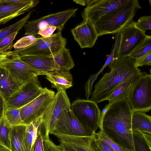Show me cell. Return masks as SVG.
<instances>
[{
	"label": "cell",
	"mask_w": 151,
	"mask_h": 151,
	"mask_svg": "<svg viewBox=\"0 0 151 151\" xmlns=\"http://www.w3.org/2000/svg\"><path fill=\"white\" fill-rule=\"evenodd\" d=\"M132 112L127 99L109 103L101 113L99 128L123 148L135 151L131 126Z\"/></svg>",
	"instance_id": "obj_1"
},
{
	"label": "cell",
	"mask_w": 151,
	"mask_h": 151,
	"mask_svg": "<svg viewBox=\"0 0 151 151\" xmlns=\"http://www.w3.org/2000/svg\"><path fill=\"white\" fill-rule=\"evenodd\" d=\"M129 57L114 59L108 65L110 71L106 73L96 84L91 99L96 103L106 100L115 88L124 80L141 72Z\"/></svg>",
	"instance_id": "obj_2"
},
{
	"label": "cell",
	"mask_w": 151,
	"mask_h": 151,
	"mask_svg": "<svg viewBox=\"0 0 151 151\" xmlns=\"http://www.w3.org/2000/svg\"><path fill=\"white\" fill-rule=\"evenodd\" d=\"M141 8L137 0H127L118 8L101 18L94 25L99 36L114 34L132 22Z\"/></svg>",
	"instance_id": "obj_3"
},
{
	"label": "cell",
	"mask_w": 151,
	"mask_h": 151,
	"mask_svg": "<svg viewBox=\"0 0 151 151\" xmlns=\"http://www.w3.org/2000/svg\"><path fill=\"white\" fill-rule=\"evenodd\" d=\"M127 99L133 111L144 112L151 109V74L141 72Z\"/></svg>",
	"instance_id": "obj_4"
},
{
	"label": "cell",
	"mask_w": 151,
	"mask_h": 151,
	"mask_svg": "<svg viewBox=\"0 0 151 151\" xmlns=\"http://www.w3.org/2000/svg\"><path fill=\"white\" fill-rule=\"evenodd\" d=\"M36 41L25 48L17 50L20 55H34L53 57L65 47L66 39L58 31L47 37H37Z\"/></svg>",
	"instance_id": "obj_5"
},
{
	"label": "cell",
	"mask_w": 151,
	"mask_h": 151,
	"mask_svg": "<svg viewBox=\"0 0 151 151\" xmlns=\"http://www.w3.org/2000/svg\"><path fill=\"white\" fill-rule=\"evenodd\" d=\"M73 115L93 134L99 128L101 112L97 103L91 100L77 99L71 105Z\"/></svg>",
	"instance_id": "obj_6"
},
{
	"label": "cell",
	"mask_w": 151,
	"mask_h": 151,
	"mask_svg": "<svg viewBox=\"0 0 151 151\" xmlns=\"http://www.w3.org/2000/svg\"><path fill=\"white\" fill-rule=\"evenodd\" d=\"M19 54L7 57L0 61V67L6 70L21 87L35 76L45 75L21 61Z\"/></svg>",
	"instance_id": "obj_7"
},
{
	"label": "cell",
	"mask_w": 151,
	"mask_h": 151,
	"mask_svg": "<svg viewBox=\"0 0 151 151\" xmlns=\"http://www.w3.org/2000/svg\"><path fill=\"white\" fill-rule=\"evenodd\" d=\"M71 108L66 90L57 91L47 110L41 117L40 124L45 131L44 139H49V134L54 129L59 116L63 109Z\"/></svg>",
	"instance_id": "obj_8"
},
{
	"label": "cell",
	"mask_w": 151,
	"mask_h": 151,
	"mask_svg": "<svg viewBox=\"0 0 151 151\" xmlns=\"http://www.w3.org/2000/svg\"><path fill=\"white\" fill-rule=\"evenodd\" d=\"M55 95L46 87L37 97L20 108V114L24 124L28 125L41 117L45 113Z\"/></svg>",
	"instance_id": "obj_9"
},
{
	"label": "cell",
	"mask_w": 151,
	"mask_h": 151,
	"mask_svg": "<svg viewBox=\"0 0 151 151\" xmlns=\"http://www.w3.org/2000/svg\"><path fill=\"white\" fill-rule=\"evenodd\" d=\"M134 23V21H133L119 31L120 43L114 59H120L128 57L145 38V33L137 28Z\"/></svg>",
	"instance_id": "obj_10"
},
{
	"label": "cell",
	"mask_w": 151,
	"mask_h": 151,
	"mask_svg": "<svg viewBox=\"0 0 151 151\" xmlns=\"http://www.w3.org/2000/svg\"><path fill=\"white\" fill-rule=\"evenodd\" d=\"M44 90L35 76L22 86L5 102V109L20 108L37 97Z\"/></svg>",
	"instance_id": "obj_11"
},
{
	"label": "cell",
	"mask_w": 151,
	"mask_h": 151,
	"mask_svg": "<svg viewBox=\"0 0 151 151\" xmlns=\"http://www.w3.org/2000/svg\"><path fill=\"white\" fill-rule=\"evenodd\" d=\"M52 133L82 136L93 134L76 117L71 108L61 111L54 129L50 134Z\"/></svg>",
	"instance_id": "obj_12"
},
{
	"label": "cell",
	"mask_w": 151,
	"mask_h": 151,
	"mask_svg": "<svg viewBox=\"0 0 151 151\" xmlns=\"http://www.w3.org/2000/svg\"><path fill=\"white\" fill-rule=\"evenodd\" d=\"M127 0H87V6L81 13L83 20L94 24L101 18L118 8Z\"/></svg>",
	"instance_id": "obj_13"
},
{
	"label": "cell",
	"mask_w": 151,
	"mask_h": 151,
	"mask_svg": "<svg viewBox=\"0 0 151 151\" xmlns=\"http://www.w3.org/2000/svg\"><path fill=\"white\" fill-rule=\"evenodd\" d=\"M39 2L37 0H0V24L29 11Z\"/></svg>",
	"instance_id": "obj_14"
},
{
	"label": "cell",
	"mask_w": 151,
	"mask_h": 151,
	"mask_svg": "<svg viewBox=\"0 0 151 151\" xmlns=\"http://www.w3.org/2000/svg\"><path fill=\"white\" fill-rule=\"evenodd\" d=\"M96 133L83 136L56 133L51 134L56 137L60 144L71 151H100L96 143Z\"/></svg>",
	"instance_id": "obj_15"
},
{
	"label": "cell",
	"mask_w": 151,
	"mask_h": 151,
	"mask_svg": "<svg viewBox=\"0 0 151 151\" xmlns=\"http://www.w3.org/2000/svg\"><path fill=\"white\" fill-rule=\"evenodd\" d=\"M71 31L75 40L82 48L92 47L99 37L94 24L87 20H83Z\"/></svg>",
	"instance_id": "obj_16"
},
{
	"label": "cell",
	"mask_w": 151,
	"mask_h": 151,
	"mask_svg": "<svg viewBox=\"0 0 151 151\" xmlns=\"http://www.w3.org/2000/svg\"><path fill=\"white\" fill-rule=\"evenodd\" d=\"M20 60L36 70L43 73L60 69L52 57L38 55H20Z\"/></svg>",
	"instance_id": "obj_17"
},
{
	"label": "cell",
	"mask_w": 151,
	"mask_h": 151,
	"mask_svg": "<svg viewBox=\"0 0 151 151\" xmlns=\"http://www.w3.org/2000/svg\"><path fill=\"white\" fill-rule=\"evenodd\" d=\"M45 75L50 82L51 88L57 91L66 90L73 86V77L69 70L59 69L46 73Z\"/></svg>",
	"instance_id": "obj_18"
},
{
	"label": "cell",
	"mask_w": 151,
	"mask_h": 151,
	"mask_svg": "<svg viewBox=\"0 0 151 151\" xmlns=\"http://www.w3.org/2000/svg\"><path fill=\"white\" fill-rule=\"evenodd\" d=\"M10 73L0 67V95L6 102L20 88Z\"/></svg>",
	"instance_id": "obj_19"
},
{
	"label": "cell",
	"mask_w": 151,
	"mask_h": 151,
	"mask_svg": "<svg viewBox=\"0 0 151 151\" xmlns=\"http://www.w3.org/2000/svg\"><path fill=\"white\" fill-rule=\"evenodd\" d=\"M140 73L132 76L123 81L115 88L106 100L110 103L121 99H127L130 92Z\"/></svg>",
	"instance_id": "obj_20"
},
{
	"label": "cell",
	"mask_w": 151,
	"mask_h": 151,
	"mask_svg": "<svg viewBox=\"0 0 151 151\" xmlns=\"http://www.w3.org/2000/svg\"><path fill=\"white\" fill-rule=\"evenodd\" d=\"M131 126L132 132L151 134V116L144 112L133 111Z\"/></svg>",
	"instance_id": "obj_21"
},
{
	"label": "cell",
	"mask_w": 151,
	"mask_h": 151,
	"mask_svg": "<svg viewBox=\"0 0 151 151\" xmlns=\"http://www.w3.org/2000/svg\"><path fill=\"white\" fill-rule=\"evenodd\" d=\"M77 10V9H70L42 17L49 25L56 27L58 31H61L65 23L75 14Z\"/></svg>",
	"instance_id": "obj_22"
},
{
	"label": "cell",
	"mask_w": 151,
	"mask_h": 151,
	"mask_svg": "<svg viewBox=\"0 0 151 151\" xmlns=\"http://www.w3.org/2000/svg\"><path fill=\"white\" fill-rule=\"evenodd\" d=\"M27 125L11 127L10 138L12 151H26L24 137Z\"/></svg>",
	"instance_id": "obj_23"
},
{
	"label": "cell",
	"mask_w": 151,
	"mask_h": 151,
	"mask_svg": "<svg viewBox=\"0 0 151 151\" xmlns=\"http://www.w3.org/2000/svg\"><path fill=\"white\" fill-rule=\"evenodd\" d=\"M41 121L40 117L27 125L24 137L26 151H31L37 138L38 127Z\"/></svg>",
	"instance_id": "obj_24"
},
{
	"label": "cell",
	"mask_w": 151,
	"mask_h": 151,
	"mask_svg": "<svg viewBox=\"0 0 151 151\" xmlns=\"http://www.w3.org/2000/svg\"><path fill=\"white\" fill-rule=\"evenodd\" d=\"M53 58L60 69L69 70L75 65L69 49L65 47L62 49Z\"/></svg>",
	"instance_id": "obj_25"
},
{
	"label": "cell",
	"mask_w": 151,
	"mask_h": 151,
	"mask_svg": "<svg viewBox=\"0 0 151 151\" xmlns=\"http://www.w3.org/2000/svg\"><path fill=\"white\" fill-rule=\"evenodd\" d=\"M4 116L0 122V146L12 151L10 134L11 128Z\"/></svg>",
	"instance_id": "obj_26"
},
{
	"label": "cell",
	"mask_w": 151,
	"mask_h": 151,
	"mask_svg": "<svg viewBox=\"0 0 151 151\" xmlns=\"http://www.w3.org/2000/svg\"><path fill=\"white\" fill-rule=\"evenodd\" d=\"M32 11L29 12L24 17L16 22L0 30V40L11 33L19 32L24 26L30 17Z\"/></svg>",
	"instance_id": "obj_27"
},
{
	"label": "cell",
	"mask_w": 151,
	"mask_h": 151,
	"mask_svg": "<svg viewBox=\"0 0 151 151\" xmlns=\"http://www.w3.org/2000/svg\"><path fill=\"white\" fill-rule=\"evenodd\" d=\"M151 50V36L146 35L141 42L129 56L130 58L135 60Z\"/></svg>",
	"instance_id": "obj_28"
},
{
	"label": "cell",
	"mask_w": 151,
	"mask_h": 151,
	"mask_svg": "<svg viewBox=\"0 0 151 151\" xmlns=\"http://www.w3.org/2000/svg\"><path fill=\"white\" fill-rule=\"evenodd\" d=\"M4 117L11 127L25 125L21 118L20 108L5 109Z\"/></svg>",
	"instance_id": "obj_29"
},
{
	"label": "cell",
	"mask_w": 151,
	"mask_h": 151,
	"mask_svg": "<svg viewBox=\"0 0 151 151\" xmlns=\"http://www.w3.org/2000/svg\"><path fill=\"white\" fill-rule=\"evenodd\" d=\"M132 134L135 151H151L140 132H132Z\"/></svg>",
	"instance_id": "obj_30"
},
{
	"label": "cell",
	"mask_w": 151,
	"mask_h": 151,
	"mask_svg": "<svg viewBox=\"0 0 151 151\" xmlns=\"http://www.w3.org/2000/svg\"><path fill=\"white\" fill-rule=\"evenodd\" d=\"M18 32H13L0 40V52L10 51L13 46V42Z\"/></svg>",
	"instance_id": "obj_31"
},
{
	"label": "cell",
	"mask_w": 151,
	"mask_h": 151,
	"mask_svg": "<svg viewBox=\"0 0 151 151\" xmlns=\"http://www.w3.org/2000/svg\"><path fill=\"white\" fill-rule=\"evenodd\" d=\"M97 137L102 140L116 151H131L125 149L115 142L101 130L96 133Z\"/></svg>",
	"instance_id": "obj_32"
},
{
	"label": "cell",
	"mask_w": 151,
	"mask_h": 151,
	"mask_svg": "<svg viewBox=\"0 0 151 151\" xmlns=\"http://www.w3.org/2000/svg\"><path fill=\"white\" fill-rule=\"evenodd\" d=\"M135 26L138 29L145 33L146 31L151 29V16H144L134 22Z\"/></svg>",
	"instance_id": "obj_33"
},
{
	"label": "cell",
	"mask_w": 151,
	"mask_h": 151,
	"mask_svg": "<svg viewBox=\"0 0 151 151\" xmlns=\"http://www.w3.org/2000/svg\"><path fill=\"white\" fill-rule=\"evenodd\" d=\"M44 140V135L42 134L41 128L39 125L37 137L31 151H43Z\"/></svg>",
	"instance_id": "obj_34"
},
{
	"label": "cell",
	"mask_w": 151,
	"mask_h": 151,
	"mask_svg": "<svg viewBox=\"0 0 151 151\" xmlns=\"http://www.w3.org/2000/svg\"><path fill=\"white\" fill-rule=\"evenodd\" d=\"M44 139L43 151H65L63 146L61 144L56 145L50 138Z\"/></svg>",
	"instance_id": "obj_35"
},
{
	"label": "cell",
	"mask_w": 151,
	"mask_h": 151,
	"mask_svg": "<svg viewBox=\"0 0 151 151\" xmlns=\"http://www.w3.org/2000/svg\"><path fill=\"white\" fill-rule=\"evenodd\" d=\"M135 60V65L138 68L145 65H151V50Z\"/></svg>",
	"instance_id": "obj_36"
},
{
	"label": "cell",
	"mask_w": 151,
	"mask_h": 151,
	"mask_svg": "<svg viewBox=\"0 0 151 151\" xmlns=\"http://www.w3.org/2000/svg\"><path fill=\"white\" fill-rule=\"evenodd\" d=\"M56 29L57 28L55 27L49 25L44 28L40 30L38 34L41 35L42 37H48L52 35Z\"/></svg>",
	"instance_id": "obj_37"
},
{
	"label": "cell",
	"mask_w": 151,
	"mask_h": 151,
	"mask_svg": "<svg viewBox=\"0 0 151 151\" xmlns=\"http://www.w3.org/2000/svg\"><path fill=\"white\" fill-rule=\"evenodd\" d=\"M95 141L97 146L100 151H116L104 141L97 137Z\"/></svg>",
	"instance_id": "obj_38"
},
{
	"label": "cell",
	"mask_w": 151,
	"mask_h": 151,
	"mask_svg": "<svg viewBox=\"0 0 151 151\" xmlns=\"http://www.w3.org/2000/svg\"><path fill=\"white\" fill-rule=\"evenodd\" d=\"M5 101L3 97L0 95V122L4 116Z\"/></svg>",
	"instance_id": "obj_39"
},
{
	"label": "cell",
	"mask_w": 151,
	"mask_h": 151,
	"mask_svg": "<svg viewBox=\"0 0 151 151\" xmlns=\"http://www.w3.org/2000/svg\"><path fill=\"white\" fill-rule=\"evenodd\" d=\"M19 54L17 50L8 51L3 52H0V61L14 54Z\"/></svg>",
	"instance_id": "obj_40"
},
{
	"label": "cell",
	"mask_w": 151,
	"mask_h": 151,
	"mask_svg": "<svg viewBox=\"0 0 151 151\" xmlns=\"http://www.w3.org/2000/svg\"><path fill=\"white\" fill-rule=\"evenodd\" d=\"M144 140L150 149H151V134L147 132H141Z\"/></svg>",
	"instance_id": "obj_41"
},
{
	"label": "cell",
	"mask_w": 151,
	"mask_h": 151,
	"mask_svg": "<svg viewBox=\"0 0 151 151\" xmlns=\"http://www.w3.org/2000/svg\"><path fill=\"white\" fill-rule=\"evenodd\" d=\"M73 1L75 2L76 3L83 5L85 6L86 5V0H74Z\"/></svg>",
	"instance_id": "obj_42"
},
{
	"label": "cell",
	"mask_w": 151,
	"mask_h": 151,
	"mask_svg": "<svg viewBox=\"0 0 151 151\" xmlns=\"http://www.w3.org/2000/svg\"><path fill=\"white\" fill-rule=\"evenodd\" d=\"M0 151H10L5 148L0 146Z\"/></svg>",
	"instance_id": "obj_43"
},
{
	"label": "cell",
	"mask_w": 151,
	"mask_h": 151,
	"mask_svg": "<svg viewBox=\"0 0 151 151\" xmlns=\"http://www.w3.org/2000/svg\"><path fill=\"white\" fill-rule=\"evenodd\" d=\"M64 147V146H63ZM64 149H65V151H71V150H70L68 149V148L64 147Z\"/></svg>",
	"instance_id": "obj_44"
}]
</instances>
